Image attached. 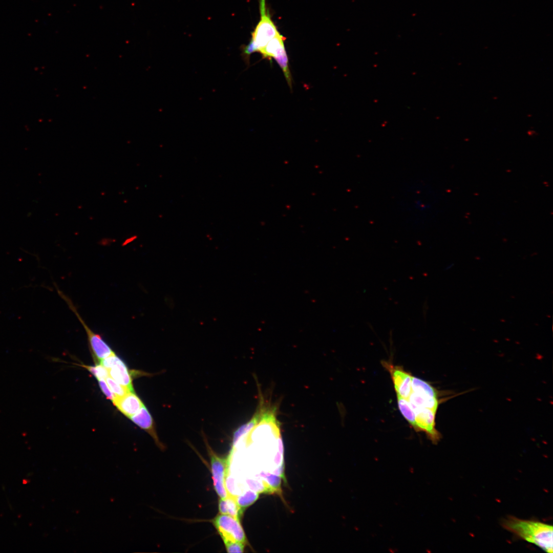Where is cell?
<instances>
[{
  "mask_svg": "<svg viewBox=\"0 0 553 553\" xmlns=\"http://www.w3.org/2000/svg\"><path fill=\"white\" fill-rule=\"evenodd\" d=\"M411 406L415 414V421L419 432H425L433 443L438 442L441 438V435L435 427L436 412L428 408Z\"/></svg>",
  "mask_w": 553,
  "mask_h": 553,
  "instance_id": "52a82bcc",
  "label": "cell"
},
{
  "mask_svg": "<svg viewBox=\"0 0 553 553\" xmlns=\"http://www.w3.org/2000/svg\"><path fill=\"white\" fill-rule=\"evenodd\" d=\"M100 388L107 398L111 400L114 403L117 397L111 391L105 379H98Z\"/></svg>",
  "mask_w": 553,
  "mask_h": 553,
  "instance_id": "ffe728a7",
  "label": "cell"
},
{
  "mask_svg": "<svg viewBox=\"0 0 553 553\" xmlns=\"http://www.w3.org/2000/svg\"><path fill=\"white\" fill-rule=\"evenodd\" d=\"M259 4L260 20L251 33L249 42L242 47V54L245 59L249 58L252 53L259 52L279 33L267 11L265 0H260Z\"/></svg>",
  "mask_w": 553,
  "mask_h": 553,
  "instance_id": "7a4b0ae2",
  "label": "cell"
},
{
  "mask_svg": "<svg viewBox=\"0 0 553 553\" xmlns=\"http://www.w3.org/2000/svg\"><path fill=\"white\" fill-rule=\"evenodd\" d=\"M258 493L252 491H248L240 496H235L238 505L244 509L252 504L258 498Z\"/></svg>",
  "mask_w": 553,
  "mask_h": 553,
  "instance_id": "e0dca14e",
  "label": "cell"
},
{
  "mask_svg": "<svg viewBox=\"0 0 553 553\" xmlns=\"http://www.w3.org/2000/svg\"><path fill=\"white\" fill-rule=\"evenodd\" d=\"M398 409L402 416L410 425L416 432H419L417 426L414 412L407 399L404 398L396 394Z\"/></svg>",
  "mask_w": 553,
  "mask_h": 553,
  "instance_id": "9a60e30c",
  "label": "cell"
},
{
  "mask_svg": "<svg viewBox=\"0 0 553 553\" xmlns=\"http://www.w3.org/2000/svg\"><path fill=\"white\" fill-rule=\"evenodd\" d=\"M130 418L134 423L151 435L156 445L161 450L164 449V445L161 442L158 437L154 419L145 406H143L137 413Z\"/></svg>",
  "mask_w": 553,
  "mask_h": 553,
  "instance_id": "9c48e42d",
  "label": "cell"
},
{
  "mask_svg": "<svg viewBox=\"0 0 553 553\" xmlns=\"http://www.w3.org/2000/svg\"><path fill=\"white\" fill-rule=\"evenodd\" d=\"M84 367L92 373L97 379H105L109 376L108 370L100 364L95 366H85Z\"/></svg>",
  "mask_w": 553,
  "mask_h": 553,
  "instance_id": "d6986e66",
  "label": "cell"
},
{
  "mask_svg": "<svg viewBox=\"0 0 553 553\" xmlns=\"http://www.w3.org/2000/svg\"><path fill=\"white\" fill-rule=\"evenodd\" d=\"M502 525L508 531L548 553L552 552V526L538 521L509 517Z\"/></svg>",
  "mask_w": 553,
  "mask_h": 553,
  "instance_id": "6da1fadb",
  "label": "cell"
},
{
  "mask_svg": "<svg viewBox=\"0 0 553 553\" xmlns=\"http://www.w3.org/2000/svg\"><path fill=\"white\" fill-rule=\"evenodd\" d=\"M212 522L224 543L239 542L246 543V536L239 519L221 514L214 518Z\"/></svg>",
  "mask_w": 553,
  "mask_h": 553,
  "instance_id": "3957f363",
  "label": "cell"
},
{
  "mask_svg": "<svg viewBox=\"0 0 553 553\" xmlns=\"http://www.w3.org/2000/svg\"><path fill=\"white\" fill-rule=\"evenodd\" d=\"M228 552H243L245 544L239 542H227L224 543Z\"/></svg>",
  "mask_w": 553,
  "mask_h": 553,
  "instance_id": "44dd1931",
  "label": "cell"
},
{
  "mask_svg": "<svg viewBox=\"0 0 553 553\" xmlns=\"http://www.w3.org/2000/svg\"><path fill=\"white\" fill-rule=\"evenodd\" d=\"M408 400L412 406L428 408L436 412L441 401L438 397L421 396L413 392L411 393Z\"/></svg>",
  "mask_w": 553,
  "mask_h": 553,
  "instance_id": "4fadbf2b",
  "label": "cell"
},
{
  "mask_svg": "<svg viewBox=\"0 0 553 553\" xmlns=\"http://www.w3.org/2000/svg\"><path fill=\"white\" fill-rule=\"evenodd\" d=\"M382 365L390 373L396 394L407 399L412 392V375L400 366H395L389 361H381Z\"/></svg>",
  "mask_w": 553,
  "mask_h": 553,
  "instance_id": "ba28073f",
  "label": "cell"
},
{
  "mask_svg": "<svg viewBox=\"0 0 553 553\" xmlns=\"http://www.w3.org/2000/svg\"><path fill=\"white\" fill-rule=\"evenodd\" d=\"M114 404L120 411L129 418L144 406L134 392H129L124 396L117 398Z\"/></svg>",
  "mask_w": 553,
  "mask_h": 553,
  "instance_id": "30bf717a",
  "label": "cell"
},
{
  "mask_svg": "<svg viewBox=\"0 0 553 553\" xmlns=\"http://www.w3.org/2000/svg\"><path fill=\"white\" fill-rule=\"evenodd\" d=\"M58 292L61 297L66 301L69 308L75 313L81 325L83 326L87 335L90 348L95 356L100 360L114 354L113 351L104 341L102 338L99 334H97L93 331L87 324H86L71 300L59 290H58Z\"/></svg>",
  "mask_w": 553,
  "mask_h": 553,
  "instance_id": "277c9868",
  "label": "cell"
},
{
  "mask_svg": "<svg viewBox=\"0 0 553 553\" xmlns=\"http://www.w3.org/2000/svg\"><path fill=\"white\" fill-rule=\"evenodd\" d=\"M273 58L281 68L289 86L291 88V76L288 65V58L285 49L281 51Z\"/></svg>",
  "mask_w": 553,
  "mask_h": 553,
  "instance_id": "2e32d148",
  "label": "cell"
},
{
  "mask_svg": "<svg viewBox=\"0 0 553 553\" xmlns=\"http://www.w3.org/2000/svg\"><path fill=\"white\" fill-rule=\"evenodd\" d=\"M285 38L278 34L271 39L267 45L259 51L264 58L271 59L274 58L285 48L284 41Z\"/></svg>",
  "mask_w": 553,
  "mask_h": 553,
  "instance_id": "7c38bea8",
  "label": "cell"
},
{
  "mask_svg": "<svg viewBox=\"0 0 553 553\" xmlns=\"http://www.w3.org/2000/svg\"><path fill=\"white\" fill-rule=\"evenodd\" d=\"M238 504L235 496L230 494L225 498L219 501V510L220 514H226L240 519L243 512Z\"/></svg>",
  "mask_w": 553,
  "mask_h": 553,
  "instance_id": "8fae6325",
  "label": "cell"
},
{
  "mask_svg": "<svg viewBox=\"0 0 553 553\" xmlns=\"http://www.w3.org/2000/svg\"><path fill=\"white\" fill-rule=\"evenodd\" d=\"M412 392L421 395L430 397H438L439 391L429 382L412 376Z\"/></svg>",
  "mask_w": 553,
  "mask_h": 553,
  "instance_id": "5bb4252c",
  "label": "cell"
},
{
  "mask_svg": "<svg viewBox=\"0 0 553 553\" xmlns=\"http://www.w3.org/2000/svg\"><path fill=\"white\" fill-rule=\"evenodd\" d=\"M206 443L210 458L211 471L215 490L220 498H225L230 494L226 489L225 483L226 477L228 472L229 457L224 458L218 456L208 446L207 442Z\"/></svg>",
  "mask_w": 553,
  "mask_h": 553,
  "instance_id": "5b68a950",
  "label": "cell"
},
{
  "mask_svg": "<svg viewBox=\"0 0 553 553\" xmlns=\"http://www.w3.org/2000/svg\"><path fill=\"white\" fill-rule=\"evenodd\" d=\"M105 380L111 391L115 394L117 398L124 396L129 392H132L126 388L118 383L109 376L105 379Z\"/></svg>",
  "mask_w": 553,
  "mask_h": 553,
  "instance_id": "ac0fdd59",
  "label": "cell"
},
{
  "mask_svg": "<svg viewBox=\"0 0 553 553\" xmlns=\"http://www.w3.org/2000/svg\"><path fill=\"white\" fill-rule=\"evenodd\" d=\"M100 363L108 370L110 377L130 391L134 392L131 376L126 365L115 353L100 360Z\"/></svg>",
  "mask_w": 553,
  "mask_h": 553,
  "instance_id": "8992f818",
  "label": "cell"
}]
</instances>
